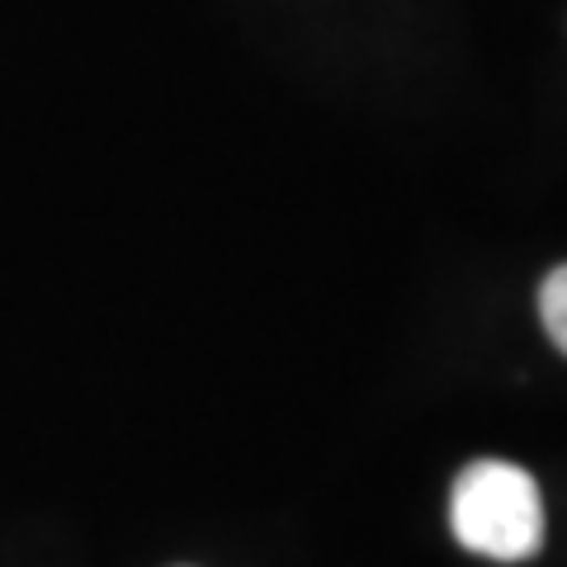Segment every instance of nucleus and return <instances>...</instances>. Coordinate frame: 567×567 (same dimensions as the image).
<instances>
[{
  "label": "nucleus",
  "mask_w": 567,
  "mask_h": 567,
  "mask_svg": "<svg viewBox=\"0 0 567 567\" xmlns=\"http://www.w3.org/2000/svg\"><path fill=\"white\" fill-rule=\"evenodd\" d=\"M450 525L468 554L492 563H525L544 544V502L539 483L520 464L477 458L454 477Z\"/></svg>",
  "instance_id": "f257e3e1"
},
{
  "label": "nucleus",
  "mask_w": 567,
  "mask_h": 567,
  "mask_svg": "<svg viewBox=\"0 0 567 567\" xmlns=\"http://www.w3.org/2000/svg\"><path fill=\"white\" fill-rule=\"evenodd\" d=\"M539 317H544L548 341L567 354V265H558V270L539 284Z\"/></svg>",
  "instance_id": "f03ea898"
}]
</instances>
